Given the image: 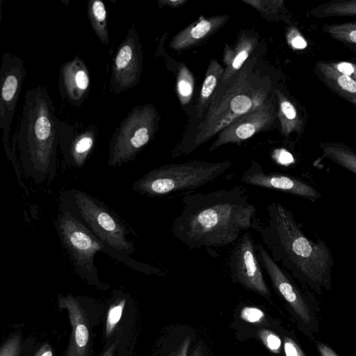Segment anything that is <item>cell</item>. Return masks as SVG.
<instances>
[{"label": "cell", "mask_w": 356, "mask_h": 356, "mask_svg": "<svg viewBox=\"0 0 356 356\" xmlns=\"http://www.w3.org/2000/svg\"><path fill=\"white\" fill-rule=\"evenodd\" d=\"M173 220L172 236L191 250L219 248L235 243L252 229L257 208L242 186L184 195Z\"/></svg>", "instance_id": "obj_1"}, {"label": "cell", "mask_w": 356, "mask_h": 356, "mask_svg": "<svg viewBox=\"0 0 356 356\" xmlns=\"http://www.w3.org/2000/svg\"><path fill=\"white\" fill-rule=\"evenodd\" d=\"M252 229L280 266L316 293L330 289L334 266L330 250L322 241L309 240L288 208L279 202H270L265 220L257 218Z\"/></svg>", "instance_id": "obj_2"}, {"label": "cell", "mask_w": 356, "mask_h": 356, "mask_svg": "<svg viewBox=\"0 0 356 356\" xmlns=\"http://www.w3.org/2000/svg\"><path fill=\"white\" fill-rule=\"evenodd\" d=\"M55 111L46 87L27 90L16 141L23 169L37 184L50 182L56 175L62 121Z\"/></svg>", "instance_id": "obj_3"}, {"label": "cell", "mask_w": 356, "mask_h": 356, "mask_svg": "<svg viewBox=\"0 0 356 356\" xmlns=\"http://www.w3.org/2000/svg\"><path fill=\"white\" fill-rule=\"evenodd\" d=\"M255 60V58H250L226 86L215 93L195 134L175 149L172 157L190 154L233 121L259 107L268 99L270 79L253 70Z\"/></svg>", "instance_id": "obj_4"}, {"label": "cell", "mask_w": 356, "mask_h": 356, "mask_svg": "<svg viewBox=\"0 0 356 356\" xmlns=\"http://www.w3.org/2000/svg\"><path fill=\"white\" fill-rule=\"evenodd\" d=\"M232 165L230 161H190L153 168L136 181L132 189L149 197H163L204 186L221 177Z\"/></svg>", "instance_id": "obj_5"}, {"label": "cell", "mask_w": 356, "mask_h": 356, "mask_svg": "<svg viewBox=\"0 0 356 356\" xmlns=\"http://www.w3.org/2000/svg\"><path fill=\"white\" fill-rule=\"evenodd\" d=\"M56 227L63 246L68 253L77 271L89 275H97L95 256L103 252L130 267H141L142 264L132 260L106 245L82 222L70 211L58 216Z\"/></svg>", "instance_id": "obj_6"}, {"label": "cell", "mask_w": 356, "mask_h": 356, "mask_svg": "<svg viewBox=\"0 0 356 356\" xmlns=\"http://www.w3.org/2000/svg\"><path fill=\"white\" fill-rule=\"evenodd\" d=\"M158 121L152 104L134 107L111 136L108 165L116 167L134 160L153 138Z\"/></svg>", "instance_id": "obj_7"}, {"label": "cell", "mask_w": 356, "mask_h": 356, "mask_svg": "<svg viewBox=\"0 0 356 356\" xmlns=\"http://www.w3.org/2000/svg\"><path fill=\"white\" fill-rule=\"evenodd\" d=\"M70 193L80 218L106 245L126 255L135 252L134 243L127 237V227L104 202L81 191L72 190Z\"/></svg>", "instance_id": "obj_8"}, {"label": "cell", "mask_w": 356, "mask_h": 356, "mask_svg": "<svg viewBox=\"0 0 356 356\" xmlns=\"http://www.w3.org/2000/svg\"><path fill=\"white\" fill-rule=\"evenodd\" d=\"M256 251L262 269L267 273L276 291L291 308L303 329L310 335L316 333L318 320L312 303L295 285L287 273L272 259L262 244L256 243Z\"/></svg>", "instance_id": "obj_9"}, {"label": "cell", "mask_w": 356, "mask_h": 356, "mask_svg": "<svg viewBox=\"0 0 356 356\" xmlns=\"http://www.w3.org/2000/svg\"><path fill=\"white\" fill-rule=\"evenodd\" d=\"M26 73L23 59L10 52L2 54L0 69V128L3 131L2 141L7 155H11V159L13 154L8 147L10 127Z\"/></svg>", "instance_id": "obj_10"}, {"label": "cell", "mask_w": 356, "mask_h": 356, "mask_svg": "<svg viewBox=\"0 0 356 356\" xmlns=\"http://www.w3.org/2000/svg\"><path fill=\"white\" fill-rule=\"evenodd\" d=\"M227 267L234 282L262 296H270L257 256L256 243L250 233L244 232L235 243L229 252Z\"/></svg>", "instance_id": "obj_11"}, {"label": "cell", "mask_w": 356, "mask_h": 356, "mask_svg": "<svg viewBox=\"0 0 356 356\" xmlns=\"http://www.w3.org/2000/svg\"><path fill=\"white\" fill-rule=\"evenodd\" d=\"M143 51L139 35L131 23L113 58L110 90L115 95L136 86L142 72Z\"/></svg>", "instance_id": "obj_12"}, {"label": "cell", "mask_w": 356, "mask_h": 356, "mask_svg": "<svg viewBox=\"0 0 356 356\" xmlns=\"http://www.w3.org/2000/svg\"><path fill=\"white\" fill-rule=\"evenodd\" d=\"M277 118V111L272 100L268 99L256 109L239 117L222 130L209 148L212 152L229 143H240L257 133L268 129Z\"/></svg>", "instance_id": "obj_13"}, {"label": "cell", "mask_w": 356, "mask_h": 356, "mask_svg": "<svg viewBox=\"0 0 356 356\" xmlns=\"http://www.w3.org/2000/svg\"><path fill=\"white\" fill-rule=\"evenodd\" d=\"M241 182L286 193L312 201L321 197L318 191L308 183L289 175L266 172L261 164L255 161H251L250 166L242 173Z\"/></svg>", "instance_id": "obj_14"}, {"label": "cell", "mask_w": 356, "mask_h": 356, "mask_svg": "<svg viewBox=\"0 0 356 356\" xmlns=\"http://www.w3.org/2000/svg\"><path fill=\"white\" fill-rule=\"evenodd\" d=\"M97 129L92 124H70L62 122L59 147L65 162L82 167L95 147Z\"/></svg>", "instance_id": "obj_15"}, {"label": "cell", "mask_w": 356, "mask_h": 356, "mask_svg": "<svg viewBox=\"0 0 356 356\" xmlns=\"http://www.w3.org/2000/svg\"><path fill=\"white\" fill-rule=\"evenodd\" d=\"M58 86L62 97L72 106H79L86 99L90 87L89 70L85 62L76 55L59 69Z\"/></svg>", "instance_id": "obj_16"}, {"label": "cell", "mask_w": 356, "mask_h": 356, "mask_svg": "<svg viewBox=\"0 0 356 356\" xmlns=\"http://www.w3.org/2000/svg\"><path fill=\"white\" fill-rule=\"evenodd\" d=\"M228 16H215L203 18L191 24L176 35L169 46L174 50H183L198 44L221 27L227 20Z\"/></svg>", "instance_id": "obj_17"}, {"label": "cell", "mask_w": 356, "mask_h": 356, "mask_svg": "<svg viewBox=\"0 0 356 356\" xmlns=\"http://www.w3.org/2000/svg\"><path fill=\"white\" fill-rule=\"evenodd\" d=\"M318 79L332 92L356 106V81L339 72L330 61H318L314 66Z\"/></svg>", "instance_id": "obj_18"}, {"label": "cell", "mask_w": 356, "mask_h": 356, "mask_svg": "<svg viewBox=\"0 0 356 356\" xmlns=\"http://www.w3.org/2000/svg\"><path fill=\"white\" fill-rule=\"evenodd\" d=\"M258 41L253 36L243 35L233 48L227 46L225 49L224 63L225 67L220 85L216 92L222 89L231 79L241 70Z\"/></svg>", "instance_id": "obj_19"}, {"label": "cell", "mask_w": 356, "mask_h": 356, "mask_svg": "<svg viewBox=\"0 0 356 356\" xmlns=\"http://www.w3.org/2000/svg\"><path fill=\"white\" fill-rule=\"evenodd\" d=\"M273 93L277 99V118L283 136L286 138L292 133L302 134L304 131L306 117H302L296 106L280 90L275 89Z\"/></svg>", "instance_id": "obj_20"}, {"label": "cell", "mask_w": 356, "mask_h": 356, "mask_svg": "<svg viewBox=\"0 0 356 356\" xmlns=\"http://www.w3.org/2000/svg\"><path fill=\"white\" fill-rule=\"evenodd\" d=\"M224 67L216 59L210 61L203 81L197 104V115L202 118L207 111L214 95L220 85Z\"/></svg>", "instance_id": "obj_21"}, {"label": "cell", "mask_w": 356, "mask_h": 356, "mask_svg": "<svg viewBox=\"0 0 356 356\" xmlns=\"http://www.w3.org/2000/svg\"><path fill=\"white\" fill-rule=\"evenodd\" d=\"M324 156L356 175V152L342 143L326 142L319 145Z\"/></svg>", "instance_id": "obj_22"}, {"label": "cell", "mask_w": 356, "mask_h": 356, "mask_svg": "<svg viewBox=\"0 0 356 356\" xmlns=\"http://www.w3.org/2000/svg\"><path fill=\"white\" fill-rule=\"evenodd\" d=\"M316 18L356 17V0H332L309 10Z\"/></svg>", "instance_id": "obj_23"}, {"label": "cell", "mask_w": 356, "mask_h": 356, "mask_svg": "<svg viewBox=\"0 0 356 356\" xmlns=\"http://www.w3.org/2000/svg\"><path fill=\"white\" fill-rule=\"evenodd\" d=\"M88 16L91 27L102 44L108 45L110 38L108 31L107 11L101 0H90L87 6Z\"/></svg>", "instance_id": "obj_24"}, {"label": "cell", "mask_w": 356, "mask_h": 356, "mask_svg": "<svg viewBox=\"0 0 356 356\" xmlns=\"http://www.w3.org/2000/svg\"><path fill=\"white\" fill-rule=\"evenodd\" d=\"M323 31L335 40L350 47L356 46V21L341 24H326Z\"/></svg>", "instance_id": "obj_25"}, {"label": "cell", "mask_w": 356, "mask_h": 356, "mask_svg": "<svg viewBox=\"0 0 356 356\" xmlns=\"http://www.w3.org/2000/svg\"><path fill=\"white\" fill-rule=\"evenodd\" d=\"M244 2L250 4L265 17L290 19L289 15H286L287 10L284 8L283 1H244Z\"/></svg>", "instance_id": "obj_26"}, {"label": "cell", "mask_w": 356, "mask_h": 356, "mask_svg": "<svg viewBox=\"0 0 356 356\" xmlns=\"http://www.w3.org/2000/svg\"><path fill=\"white\" fill-rule=\"evenodd\" d=\"M177 91L180 102L185 104L189 102L193 91V76L186 67H181L177 77Z\"/></svg>", "instance_id": "obj_27"}, {"label": "cell", "mask_w": 356, "mask_h": 356, "mask_svg": "<svg viewBox=\"0 0 356 356\" xmlns=\"http://www.w3.org/2000/svg\"><path fill=\"white\" fill-rule=\"evenodd\" d=\"M258 336L270 351L273 353L280 352L282 341L277 334L270 330L262 329L259 332Z\"/></svg>", "instance_id": "obj_28"}, {"label": "cell", "mask_w": 356, "mask_h": 356, "mask_svg": "<svg viewBox=\"0 0 356 356\" xmlns=\"http://www.w3.org/2000/svg\"><path fill=\"white\" fill-rule=\"evenodd\" d=\"M264 317V312L254 307H245L241 312V318L250 323H260Z\"/></svg>", "instance_id": "obj_29"}, {"label": "cell", "mask_w": 356, "mask_h": 356, "mask_svg": "<svg viewBox=\"0 0 356 356\" xmlns=\"http://www.w3.org/2000/svg\"><path fill=\"white\" fill-rule=\"evenodd\" d=\"M330 63L339 72L356 81V63L349 61H330Z\"/></svg>", "instance_id": "obj_30"}, {"label": "cell", "mask_w": 356, "mask_h": 356, "mask_svg": "<svg viewBox=\"0 0 356 356\" xmlns=\"http://www.w3.org/2000/svg\"><path fill=\"white\" fill-rule=\"evenodd\" d=\"M284 351L286 356H306L298 343L289 337H284Z\"/></svg>", "instance_id": "obj_31"}, {"label": "cell", "mask_w": 356, "mask_h": 356, "mask_svg": "<svg viewBox=\"0 0 356 356\" xmlns=\"http://www.w3.org/2000/svg\"><path fill=\"white\" fill-rule=\"evenodd\" d=\"M124 302L113 307L108 315V328L111 329L119 321L121 318Z\"/></svg>", "instance_id": "obj_32"}, {"label": "cell", "mask_w": 356, "mask_h": 356, "mask_svg": "<svg viewBox=\"0 0 356 356\" xmlns=\"http://www.w3.org/2000/svg\"><path fill=\"white\" fill-rule=\"evenodd\" d=\"M75 339L76 344L80 347L85 346L88 341V330L87 327L83 325H77L75 332Z\"/></svg>", "instance_id": "obj_33"}, {"label": "cell", "mask_w": 356, "mask_h": 356, "mask_svg": "<svg viewBox=\"0 0 356 356\" xmlns=\"http://www.w3.org/2000/svg\"><path fill=\"white\" fill-rule=\"evenodd\" d=\"M289 40L294 49H302L307 46L305 40L296 29L290 32Z\"/></svg>", "instance_id": "obj_34"}, {"label": "cell", "mask_w": 356, "mask_h": 356, "mask_svg": "<svg viewBox=\"0 0 356 356\" xmlns=\"http://www.w3.org/2000/svg\"><path fill=\"white\" fill-rule=\"evenodd\" d=\"M275 159L282 164H288L293 161L292 155L284 149L276 151Z\"/></svg>", "instance_id": "obj_35"}, {"label": "cell", "mask_w": 356, "mask_h": 356, "mask_svg": "<svg viewBox=\"0 0 356 356\" xmlns=\"http://www.w3.org/2000/svg\"><path fill=\"white\" fill-rule=\"evenodd\" d=\"M316 347L321 356H339L334 350L323 342L317 341Z\"/></svg>", "instance_id": "obj_36"}, {"label": "cell", "mask_w": 356, "mask_h": 356, "mask_svg": "<svg viewBox=\"0 0 356 356\" xmlns=\"http://www.w3.org/2000/svg\"><path fill=\"white\" fill-rule=\"evenodd\" d=\"M191 343L189 337H187L180 344L178 349L172 353L171 356H187L188 351Z\"/></svg>", "instance_id": "obj_37"}, {"label": "cell", "mask_w": 356, "mask_h": 356, "mask_svg": "<svg viewBox=\"0 0 356 356\" xmlns=\"http://www.w3.org/2000/svg\"><path fill=\"white\" fill-rule=\"evenodd\" d=\"M159 3L160 5L164 4L168 6L177 7L185 3V1H160Z\"/></svg>", "instance_id": "obj_38"}, {"label": "cell", "mask_w": 356, "mask_h": 356, "mask_svg": "<svg viewBox=\"0 0 356 356\" xmlns=\"http://www.w3.org/2000/svg\"><path fill=\"white\" fill-rule=\"evenodd\" d=\"M190 356H202V348L201 346H197L192 353Z\"/></svg>", "instance_id": "obj_39"}, {"label": "cell", "mask_w": 356, "mask_h": 356, "mask_svg": "<svg viewBox=\"0 0 356 356\" xmlns=\"http://www.w3.org/2000/svg\"><path fill=\"white\" fill-rule=\"evenodd\" d=\"M42 356H52V353L50 350L45 352Z\"/></svg>", "instance_id": "obj_40"}]
</instances>
